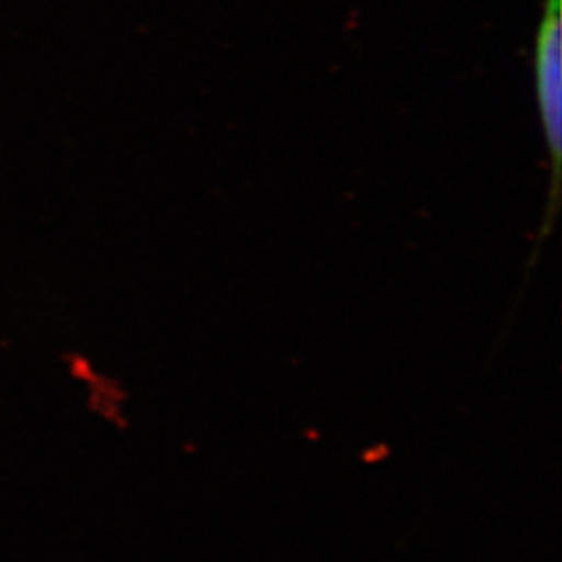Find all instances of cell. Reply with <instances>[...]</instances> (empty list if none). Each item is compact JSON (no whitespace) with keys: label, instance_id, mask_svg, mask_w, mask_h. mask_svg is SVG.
<instances>
[{"label":"cell","instance_id":"cell-1","mask_svg":"<svg viewBox=\"0 0 562 562\" xmlns=\"http://www.w3.org/2000/svg\"><path fill=\"white\" fill-rule=\"evenodd\" d=\"M562 0H543L542 15L533 42L536 97L542 120L543 138L550 159V199L542 236L550 232L561 196L562 176Z\"/></svg>","mask_w":562,"mask_h":562}]
</instances>
